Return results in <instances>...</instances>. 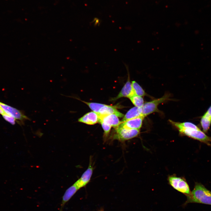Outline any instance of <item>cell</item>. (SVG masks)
<instances>
[{"mask_svg":"<svg viewBox=\"0 0 211 211\" xmlns=\"http://www.w3.org/2000/svg\"><path fill=\"white\" fill-rule=\"evenodd\" d=\"M101 211H103V210H101Z\"/></svg>","mask_w":211,"mask_h":211,"instance_id":"7402d4cb","label":"cell"},{"mask_svg":"<svg viewBox=\"0 0 211 211\" xmlns=\"http://www.w3.org/2000/svg\"><path fill=\"white\" fill-rule=\"evenodd\" d=\"M186 197L183 207L191 203L211 205V192L200 183H195L190 194Z\"/></svg>","mask_w":211,"mask_h":211,"instance_id":"6da1fadb","label":"cell"},{"mask_svg":"<svg viewBox=\"0 0 211 211\" xmlns=\"http://www.w3.org/2000/svg\"><path fill=\"white\" fill-rule=\"evenodd\" d=\"M79 189L74 183L66 190L62 197L59 211H62L65 204Z\"/></svg>","mask_w":211,"mask_h":211,"instance_id":"9c48e42d","label":"cell"},{"mask_svg":"<svg viewBox=\"0 0 211 211\" xmlns=\"http://www.w3.org/2000/svg\"><path fill=\"white\" fill-rule=\"evenodd\" d=\"M99 121H102L111 127L116 128L121 123L118 116L114 114H111L102 116H98Z\"/></svg>","mask_w":211,"mask_h":211,"instance_id":"7c38bea8","label":"cell"},{"mask_svg":"<svg viewBox=\"0 0 211 211\" xmlns=\"http://www.w3.org/2000/svg\"><path fill=\"white\" fill-rule=\"evenodd\" d=\"M144 118L142 115L138 117L121 122L118 127L140 130Z\"/></svg>","mask_w":211,"mask_h":211,"instance_id":"52a82bcc","label":"cell"},{"mask_svg":"<svg viewBox=\"0 0 211 211\" xmlns=\"http://www.w3.org/2000/svg\"><path fill=\"white\" fill-rule=\"evenodd\" d=\"M93 170L92 160L90 158L89 166L87 169L83 173L80 178L74 183L79 189L85 186L89 182Z\"/></svg>","mask_w":211,"mask_h":211,"instance_id":"8992f818","label":"cell"},{"mask_svg":"<svg viewBox=\"0 0 211 211\" xmlns=\"http://www.w3.org/2000/svg\"><path fill=\"white\" fill-rule=\"evenodd\" d=\"M129 98L135 106L141 108L144 103L142 97L134 95Z\"/></svg>","mask_w":211,"mask_h":211,"instance_id":"2e32d148","label":"cell"},{"mask_svg":"<svg viewBox=\"0 0 211 211\" xmlns=\"http://www.w3.org/2000/svg\"><path fill=\"white\" fill-rule=\"evenodd\" d=\"M2 116L3 118L7 122L12 125L15 124L16 120L13 117L6 113L2 115Z\"/></svg>","mask_w":211,"mask_h":211,"instance_id":"d6986e66","label":"cell"},{"mask_svg":"<svg viewBox=\"0 0 211 211\" xmlns=\"http://www.w3.org/2000/svg\"><path fill=\"white\" fill-rule=\"evenodd\" d=\"M129 75H128V79L119 94L115 97L112 99L113 101L123 97L128 98L134 95L131 83L130 81Z\"/></svg>","mask_w":211,"mask_h":211,"instance_id":"ba28073f","label":"cell"},{"mask_svg":"<svg viewBox=\"0 0 211 211\" xmlns=\"http://www.w3.org/2000/svg\"><path fill=\"white\" fill-rule=\"evenodd\" d=\"M5 113L4 112L0 107V114H1L2 115Z\"/></svg>","mask_w":211,"mask_h":211,"instance_id":"44dd1931","label":"cell"},{"mask_svg":"<svg viewBox=\"0 0 211 211\" xmlns=\"http://www.w3.org/2000/svg\"><path fill=\"white\" fill-rule=\"evenodd\" d=\"M78 121L88 125H93L98 122V114L95 112H91L79 119Z\"/></svg>","mask_w":211,"mask_h":211,"instance_id":"30bf717a","label":"cell"},{"mask_svg":"<svg viewBox=\"0 0 211 211\" xmlns=\"http://www.w3.org/2000/svg\"><path fill=\"white\" fill-rule=\"evenodd\" d=\"M142 115L141 108L134 107L129 110L125 115L121 123Z\"/></svg>","mask_w":211,"mask_h":211,"instance_id":"4fadbf2b","label":"cell"},{"mask_svg":"<svg viewBox=\"0 0 211 211\" xmlns=\"http://www.w3.org/2000/svg\"><path fill=\"white\" fill-rule=\"evenodd\" d=\"M205 113L211 118V105Z\"/></svg>","mask_w":211,"mask_h":211,"instance_id":"ffe728a7","label":"cell"},{"mask_svg":"<svg viewBox=\"0 0 211 211\" xmlns=\"http://www.w3.org/2000/svg\"><path fill=\"white\" fill-rule=\"evenodd\" d=\"M98 116H102L111 114L115 115L119 117H122L124 115L119 111L115 106L106 105L99 110Z\"/></svg>","mask_w":211,"mask_h":211,"instance_id":"8fae6325","label":"cell"},{"mask_svg":"<svg viewBox=\"0 0 211 211\" xmlns=\"http://www.w3.org/2000/svg\"><path fill=\"white\" fill-rule=\"evenodd\" d=\"M169 94H166L162 97L144 103L141 107L142 115L144 118L155 112H159V105L169 99Z\"/></svg>","mask_w":211,"mask_h":211,"instance_id":"7a4b0ae2","label":"cell"},{"mask_svg":"<svg viewBox=\"0 0 211 211\" xmlns=\"http://www.w3.org/2000/svg\"><path fill=\"white\" fill-rule=\"evenodd\" d=\"M114 138L120 141L128 140L136 137L139 134L140 130L118 127Z\"/></svg>","mask_w":211,"mask_h":211,"instance_id":"5b68a950","label":"cell"},{"mask_svg":"<svg viewBox=\"0 0 211 211\" xmlns=\"http://www.w3.org/2000/svg\"><path fill=\"white\" fill-rule=\"evenodd\" d=\"M101 124L104 130L105 136L108 135L111 128V126L110 125L105 123L102 121L99 122Z\"/></svg>","mask_w":211,"mask_h":211,"instance_id":"ac0fdd59","label":"cell"},{"mask_svg":"<svg viewBox=\"0 0 211 211\" xmlns=\"http://www.w3.org/2000/svg\"><path fill=\"white\" fill-rule=\"evenodd\" d=\"M0 107L4 112L14 118L21 124H24L26 120H30L21 111L0 102Z\"/></svg>","mask_w":211,"mask_h":211,"instance_id":"277c9868","label":"cell"},{"mask_svg":"<svg viewBox=\"0 0 211 211\" xmlns=\"http://www.w3.org/2000/svg\"><path fill=\"white\" fill-rule=\"evenodd\" d=\"M82 101L86 104L93 111L97 113H98L100 109L106 105L98 103L88 102L83 101Z\"/></svg>","mask_w":211,"mask_h":211,"instance_id":"e0dca14e","label":"cell"},{"mask_svg":"<svg viewBox=\"0 0 211 211\" xmlns=\"http://www.w3.org/2000/svg\"><path fill=\"white\" fill-rule=\"evenodd\" d=\"M169 181L173 188L186 196L190 194L191 191L189 185L183 178L174 176H170L169 178Z\"/></svg>","mask_w":211,"mask_h":211,"instance_id":"3957f363","label":"cell"},{"mask_svg":"<svg viewBox=\"0 0 211 211\" xmlns=\"http://www.w3.org/2000/svg\"><path fill=\"white\" fill-rule=\"evenodd\" d=\"M200 123L203 132H207L211 124V118L205 113L201 118Z\"/></svg>","mask_w":211,"mask_h":211,"instance_id":"5bb4252c","label":"cell"},{"mask_svg":"<svg viewBox=\"0 0 211 211\" xmlns=\"http://www.w3.org/2000/svg\"><path fill=\"white\" fill-rule=\"evenodd\" d=\"M131 84L135 95L142 97L146 95L144 89L136 81H132Z\"/></svg>","mask_w":211,"mask_h":211,"instance_id":"9a60e30c","label":"cell"}]
</instances>
